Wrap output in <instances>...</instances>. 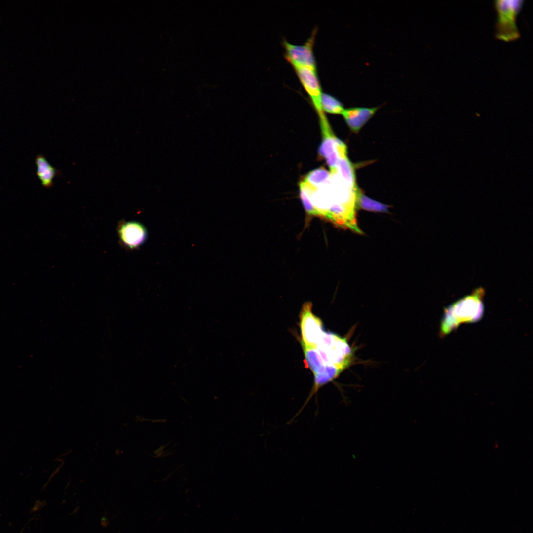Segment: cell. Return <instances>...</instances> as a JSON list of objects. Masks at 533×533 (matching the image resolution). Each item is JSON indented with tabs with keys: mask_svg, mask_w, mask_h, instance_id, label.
<instances>
[{
	"mask_svg": "<svg viewBox=\"0 0 533 533\" xmlns=\"http://www.w3.org/2000/svg\"><path fill=\"white\" fill-rule=\"evenodd\" d=\"M484 289L479 287L445 308L440 325L441 335H446L462 324L480 320L484 312Z\"/></svg>",
	"mask_w": 533,
	"mask_h": 533,
	"instance_id": "6da1fadb",
	"label": "cell"
},
{
	"mask_svg": "<svg viewBox=\"0 0 533 533\" xmlns=\"http://www.w3.org/2000/svg\"><path fill=\"white\" fill-rule=\"evenodd\" d=\"M315 348L327 365L342 372L351 362L353 352L346 340L333 333L324 331Z\"/></svg>",
	"mask_w": 533,
	"mask_h": 533,
	"instance_id": "7a4b0ae2",
	"label": "cell"
},
{
	"mask_svg": "<svg viewBox=\"0 0 533 533\" xmlns=\"http://www.w3.org/2000/svg\"><path fill=\"white\" fill-rule=\"evenodd\" d=\"M524 4L523 0H497L494 1L497 13L495 36L499 40L510 42L518 39L520 34L517 17Z\"/></svg>",
	"mask_w": 533,
	"mask_h": 533,
	"instance_id": "3957f363",
	"label": "cell"
},
{
	"mask_svg": "<svg viewBox=\"0 0 533 533\" xmlns=\"http://www.w3.org/2000/svg\"><path fill=\"white\" fill-rule=\"evenodd\" d=\"M301 344L307 366L314 377L312 388L303 405L305 407L321 387L336 378L342 371L334 366L327 365L315 347L307 346L301 341Z\"/></svg>",
	"mask_w": 533,
	"mask_h": 533,
	"instance_id": "277c9868",
	"label": "cell"
},
{
	"mask_svg": "<svg viewBox=\"0 0 533 533\" xmlns=\"http://www.w3.org/2000/svg\"><path fill=\"white\" fill-rule=\"evenodd\" d=\"M317 27L313 28L310 36L302 44H293L283 38L281 45L284 49V57L294 67H306L317 69V62L313 52Z\"/></svg>",
	"mask_w": 533,
	"mask_h": 533,
	"instance_id": "5b68a950",
	"label": "cell"
},
{
	"mask_svg": "<svg viewBox=\"0 0 533 533\" xmlns=\"http://www.w3.org/2000/svg\"><path fill=\"white\" fill-rule=\"evenodd\" d=\"M312 307V303L307 302L300 311L301 341L307 346L315 347L324 330L322 321L313 313Z\"/></svg>",
	"mask_w": 533,
	"mask_h": 533,
	"instance_id": "8992f818",
	"label": "cell"
},
{
	"mask_svg": "<svg viewBox=\"0 0 533 533\" xmlns=\"http://www.w3.org/2000/svg\"><path fill=\"white\" fill-rule=\"evenodd\" d=\"M293 68L310 98L316 112L323 111L320 100L322 91L317 69L306 67H294Z\"/></svg>",
	"mask_w": 533,
	"mask_h": 533,
	"instance_id": "52a82bcc",
	"label": "cell"
},
{
	"mask_svg": "<svg viewBox=\"0 0 533 533\" xmlns=\"http://www.w3.org/2000/svg\"><path fill=\"white\" fill-rule=\"evenodd\" d=\"M322 135V141L318 150L321 157L325 158L330 169L336 168L338 155L336 149V140L324 113L318 114Z\"/></svg>",
	"mask_w": 533,
	"mask_h": 533,
	"instance_id": "ba28073f",
	"label": "cell"
},
{
	"mask_svg": "<svg viewBox=\"0 0 533 533\" xmlns=\"http://www.w3.org/2000/svg\"><path fill=\"white\" fill-rule=\"evenodd\" d=\"M145 227L136 221H128L122 224L118 228V234L123 245L134 249L143 244L147 238Z\"/></svg>",
	"mask_w": 533,
	"mask_h": 533,
	"instance_id": "9c48e42d",
	"label": "cell"
},
{
	"mask_svg": "<svg viewBox=\"0 0 533 533\" xmlns=\"http://www.w3.org/2000/svg\"><path fill=\"white\" fill-rule=\"evenodd\" d=\"M379 108V107H351L344 109L341 114L350 130L356 133L374 115Z\"/></svg>",
	"mask_w": 533,
	"mask_h": 533,
	"instance_id": "30bf717a",
	"label": "cell"
},
{
	"mask_svg": "<svg viewBox=\"0 0 533 533\" xmlns=\"http://www.w3.org/2000/svg\"><path fill=\"white\" fill-rule=\"evenodd\" d=\"M35 162L37 168L36 174L41 185L46 188L52 187L54 179L61 174L60 171L52 166L42 154L38 155Z\"/></svg>",
	"mask_w": 533,
	"mask_h": 533,
	"instance_id": "8fae6325",
	"label": "cell"
},
{
	"mask_svg": "<svg viewBox=\"0 0 533 533\" xmlns=\"http://www.w3.org/2000/svg\"><path fill=\"white\" fill-rule=\"evenodd\" d=\"M321 105L323 111L332 114H341L344 109L342 103L337 98L326 92L321 95Z\"/></svg>",
	"mask_w": 533,
	"mask_h": 533,
	"instance_id": "7c38bea8",
	"label": "cell"
},
{
	"mask_svg": "<svg viewBox=\"0 0 533 533\" xmlns=\"http://www.w3.org/2000/svg\"><path fill=\"white\" fill-rule=\"evenodd\" d=\"M330 171L324 167H321L309 172L303 181L315 187H319L327 183L330 180Z\"/></svg>",
	"mask_w": 533,
	"mask_h": 533,
	"instance_id": "4fadbf2b",
	"label": "cell"
},
{
	"mask_svg": "<svg viewBox=\"0 0 533 533\" xmlns=\"http://www.w3.org/2000/svg\"><path fill=\"white\" fill-rule=\"evenodd\" d=\"M357 208L367 210L387 212L388 206L366 196L359 189L357 193Z\"/></svg>",
	"mask_w": 533,
	"mask_h": 533,
	"instance_id": "5bb4252c",
	"label": "cell"
},
{
	"mask_svg": "<svg viewBox=\"0 0 533 533\" xmlns=\"http://www.w3.org/2000/svg\"><path fill=\"white\" fill-rule=\"evenodd\" d=\"M101 523L102 526L104 527H106L108 526V524L109 523V520L107 518L105 517H103L101 519Z\"/></svg>",
	"mask_w": 533,
	"mask_h": 533,
	"instance_id": "9a60e30c",
	"label": "cell"
}]
</instances>
